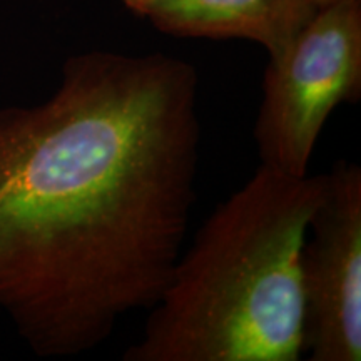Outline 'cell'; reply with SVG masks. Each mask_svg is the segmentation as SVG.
Segmentation results:
<instances>
[{
	"mask_svg": "<svg viewBox=\"0 0 361 361\" xmlns=\"http://www.w3.org/2000/svg\"><path fill=\"white\" fill-rule=\"evenodd\" d=\"M192 64L90 51L0 109V311L37 356L102 345L168 284L196 201Z\"/></svg>",
	"mask_w": 361,
	"mask_h": 361,
	"instance_id": "cell-1",
	"label": "cell"
},
{
	"mask_svg": "<svg viewBox=\"0 0 361 361\" xmlns=\"http://www.w3.org/2000/svg\"><path fill=\"white\" fill-rule=\"evenodd\" d=\"M326 174L259 164L204 219L124 361H296L300 255Z\"/></svg>",
	"mask_w": 361,
	"mask_h": 361,
	"instance_id": "cell-2",
	"label": "cell"
},
{
	"mask_svg": "<svg viewBox=\"0 0 361 361\" xmlns=\"http://www.w3.org/2000/svg\"><path fill=\"white\" fill-rule=\"evenodd\" d=\"M360 97L361 0H338L319 7L290 47L269 59L255 124L261 164L308 174L328 117Z\"/></svg>",
	"mask_w": 361,
	"mask_h": 361,
	"instance_id": "cell-3",
	"label": "cell"
},
{
	"mask_svg": "<svg viewBox=\"0 0 361 361\" xmlns=\"http://www.w3.org/2000/svg\"><path fill=\"white\" fill-rule=\"evenodd\" d=\"M303 350L313 361L361 360V168L326 173L300 255Z\"/></svg>",
	"mask_w": 361,
	"mask_h": 361,
	"instance_id": "cell-4",
	"label": "cell"
},
{
	"mask_svg": "<svg viewBox=\"0 0 361 361\" xmlns=\"http://www.w3.org/2000/svg\"><path fill=\"white\" fill-rule=\"evenodd\" d=\"M318 8L316 0H174L147 19L166 35L251 40L276 59Z\"/></svg>",
	"mask_w": 361,
	"mask_h": 361,
	"instance_id": "cell-5",
	"label": "cell"
},
{
	"mask_svg": "<svg viewBox=\"0 0 361 361\" xmlns=\"http://www.w3.org/2000/svg\"><path fill=\"white\" fill-rule=\"evenodd\" d=\"M124 4V7L139 17H147L152 12H156L157 8L168 6V4L174 2V0H121Z\"/></svg>",
	"mask_w": 361,
	"mask_h": 361,
	"instance_id": "cell-6",
	"label": "cell"
},
{
	"mask_svg": "<svg viewBox=\"0 0 361 361\" xmlns=\"http://www.w3.org/2000/svg\"><path fill=\"white\" fill-rule=\"evenodd\" d=\"M338 0H316V4H318L319 7H324V6H329V4H335Z\"/></svg>",
	"mask_w": 361,
	"mask_h": 361,
	"instance_id": "cell-7",
	"label": "cell"
}]
</instances>
